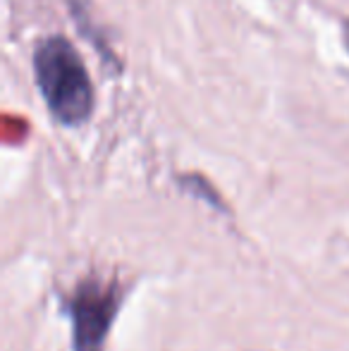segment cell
Instances as JSON below:
<instances>
[{"instance_id": "obj_2", "label": "cell", "mask_w": 349, "mask_h": 351, "mask_svg": "<svg viewBox=\"0 0 349 351\" xmlns=\"http://www.w3.org/2000/svg\"><path fill=\"white\" fill-rule=\"evenodd\" d=\"M120 301L122 291L117 282H103L98 278L82 280L67 299V315L72 320V349L103 351Z\"/></svg>"}, {"instance_id": "obj_3", "label": "cell", "mask_w": 349, "mask_h": 351, "mask_svg": "<svg viewBox=\"0 0 349 351\" xmlns=\"http://www.w3.org/2000/svg\"><path fill=\"white\" fill-rule=\"evenodd\" d=\"M67 5H70L72 19H75V24L80 27L82 36L88 38V43H91V46L96 48L98 53H101L103 62H106L110 70H120V60L115 58L112 48L108 46L106 41H103V36H98V27L93 29V19L88 17V10L84 8V3H82V0H67Z\"/></svg>"}, {"instance_id": "obj_1", "label": "cell", "mask_w": 349, "mask_h": 351, "mask_svg": "<svg viewBox=\"0 0 349 351\" xmlns=\"http://www.w3.org/2000/svg\"><path fill=\"white\" fill-rule=\"evenodd\" d=\"M34 79L51 115L65 127H80L93 112V84L88 70L65 36H46L32 56Z\"/></svg>"}, {"instance_id": "obj_4", "label": "cell", "mask_w": 349, "mask_h": 351, "mask_svg": "<svg viewBox=\"0 0 349 351\" xmlns=\"http://www.w3.org/2000/svg\"><path fill=\"white\" fill-rule=\"evenodd\" d=\"M177 182H180V186L186 191V194H191V196H196V199H201V201H206L208 206H213L215 210H223V213H228V206H225V201L220 199V194L215 191V186L210 184L208 180H206L204 175H180L177 177Z\"/></svg>"}, {"instance_id": "obj_5", "label": "cell", "mask_w": 349, "mask_h": 351, "mask_svg": "<svg viewBox=\"0 0 349 351\" xmlns=\"http://www.w3.org/2000/svg\"><path fill=\"white\" fill-rule=\"evenodd\" d=\"M345 46H347V51H349V19L345 22Z\"/></svg>"}]
</instances>
